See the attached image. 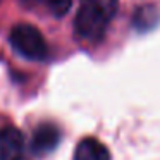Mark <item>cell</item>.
Here are the masks:
<instances>
[{
  "mask_svg": "<svg viewBox=\"0 0 160 160\" xmlns=\"http://www.w3.org/2000/svg\"><path fill=\"white\" fill-rule=\"evenodd\" d=\"M115 12L117 0H83L74 19V31L86 42H98L103 38Z\"/></svg>",
  "mask_w": 160,
  "mask_h": 160,
  "instance_id": "6da1fadb",
  "label": "cell"
},
{
  "mask_svg": "<svg viewBox=\"0 0 160 160\" xmlns=\"http://www.w3.org/2000/svg\"><path fill=\"white\" fill-rule=\"evenodd\" d=\"M11 43L16 52L29 60H43L47 57L45 38L31 24L14 26L11 31Z\"/></svg>",
  "mask_w": 160,
  "mask_h": 160,
  "instance_id": "7a4b0ae2",
  "label": "cell"
},
{
  "mask_svg": "<svg viewBox=\"0 0 160 160\" xmlns=\"http://www.w3.org/2000/svg\"><path fill=\"white\" fill-rule=\"evenodd\" d=\"M24 148V138L16 128L0 131V160H18Z\"/></svg>",
  "mask_w": 160,
  "mask_h": 160,
  "instance_id": "3957f363",
  "label": "cell"
},
{
  "mask_svg": "<svg viewBox=\"0 0 160 160\" xmlns=\"http://www.w3.org/2000/svg\"><path fill=\"white\" fill-rule=\"evenodd\" d=\"M60 139V132L55 126H40L36 129V132L33 134L31 139V152L35 155L42 157V155H48L50 152L55 150V146L59 145Z\"/></svg>",
  "mask_w": 160,
  "mask_h": 160,
  "instance_id": "277c9868",
  "label": "cell"
},
{
  "mask_svg": "<svg viewBox=\"0 0 160 160\" xmlns=\"http://www.w3.org/2000/svg\"><path fill=\"white\" fill-rule=\"evenodd\" d=\"M74 160H110V153L102 141L84 138L74 150Z\"/></svg>",
  "mask_w": 160,
  "mask_h": 160,
  "instance_id": "5b68a950",
  "label": "cell"
},
{
  "mask_svg": "<svg viewBox=\"0 0 160 160\" xmlns=\"http://www.w3.org/2000/svg\"><path fill=\"white\" fill-rule=\"evenodd\" d=\"M43 2H45V7L48 9V12L55 18L66 16L72 5V0H43Z\"/></svg>",
  "mask_w": 160,
  "mask_h": 160,
  "instance_id": "8992f818",
  "label": "cell"
},
{
  "mask_svg": "<svg viewBox=\"0 0 160 160\" xmlns=\"http://www.w3.org/2000/svg\"><path fill=\"white\" fill-rule=\"evenodd\" d=\"M18 160H24V158H22V157H19V158H18Z\"/></svg>",
  "mask_w": 160,
  "mask_h": 160,
  "instance_id": "52a82bcc",
  "label": "cell"
}]
</instances>
